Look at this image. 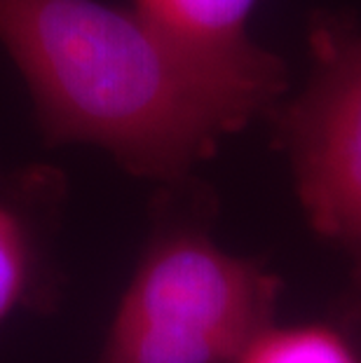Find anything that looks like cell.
<instances>
[{
    "label": "cell",
    "mask_w": 361,
    "mask_h": 363,
    "mask_svg": "<svg viewBox=\"0 0 361 363\" xmlns=\"http://www.w3.org/2000/svg\"><path fill=\"white\" fill-rule=\"evenodd\" d=\"M0 45L52 145L99 148L125 172L183 183L279 96L193 57L129 7L0 0Z\"/></svg>",
    "instance_id": "1"
},
{
    "label": "cell",
    "mask_w": 361,
    "mask_h": 363,
    "mask_svg": "<svg viewBox=\"0 0 361 363\" xmlns=\"http://www.w3.org/2000/svg\"><path fill=\"white\" fill-rule=\"evenodd\" d=\"M277 300V277L162 206L96 363H235L274 321Z\"/></svg>",
    "instance_id": "2"
},
{
    "label": "cell",
    "mask_w": 361,
    "mask_h": 363,
    "mask_svg": "<svg viewBox=\"0 0 361 363\" xmlns=\"http://www.w3.org/2000/svg\"><path fill=\"white\" fill-rule=\"evenodd\" d=\"M305 87L279 108L277 134L310 228L345 253L361 289V28L317 17Z\"/></svg>",
    "instance_id": "3"
},
{
    "label": "cell",
    "mask_w": 361,
    "mask_h": 363,
    "mask_svg": "<svg viewBox=\"0 0 361 363\" xmlns=\"http://www.w3.org/2000/svg\"><path fill=\"white\" fill-rule=\"evenodd\" d=\"M61 195L57 169H0V326L52 289V230Z\"/></svg>",
    "instance_id": "4"
},
{
    "label": "cell",
    "mask_w": 361,
    "mask_h": 363,
    "mask_svg": "<svg viewBox=\"0 0 361 363\" xmlns=\"http://www.w3.org/2000/svg\"><path fill=\"white\" fill-rule=\"evenodd\" d=\"M256 5L258 0H132L134 10L179 48L282 99L287 66L249 33Z\"/></svg>",
    "instance_id": "5"
},
{
    "label": "cell",
    "mask_w": 361,
    "mask_h": 363,
    "mask_svg": "<svg viewBox=\"0 0 361 363\" xmlns=\"http://www.w3.org/2000/svg\"><path fill=\"white\" fill-rule=\"evenodd\" d=\"M235 363H361V350L333 323L272 321Z\"/></svg>",
    "instance_id": "6"
}]
</instances>
